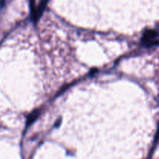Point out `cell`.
I'll list each match as a JSON object with an SVG mask.
<instances>
[{
  "label": "cell",
  "mask_w": 159,
  "mask_h": 159,
  "mask_svg": "<svg viewBox=\"0 0 159 159\" xmlns=\"http://www.w3.org/2000/svg\"><path fill=\"white\" fill-rule=\"evenodd\" d=\"M158 36V33L155 30H147L144 34L142 37V41L144 42V43L148 45V46H151L152 44H155V38Z\"/></svg>",
  "instance_id": "obj_1"
},
{
  "label": "cell",
  "mask_w": 159,
  "mask_h": 159,
  "mask_svg": "<svg viewBox=\"0 0 159 159\" xmlns=\"http://www.w3.org/2000/svg\"><path fill=\"white\" fill-rule=\"evenodd\" d=\"M48 1V0H40L38 7L34 10V12H33V17H34V20H35V21L37 20H38L39 17L41 16L42 12H43V9H44L45 6H46Z\"/></svg>",
  "instance_id": "obj_2"
},
{
  "label": "cell",
  "mask_w": 159,
  "mask_h": 159,
  "mask_svg": "<svg viewBox=\"0 0 159 159\" xmlns=\"http://www.w3.org/2000/svg\"><path fill=\"white\" fill-rule=\"evenodd\" d=\"M39 114H40V110H35V111L33 112L32 113L29 115L27 118V120H26V125H30V124H32L37 117H38Z\"/></svg>",
  "instance_id": "obj_3"
}]
</instances>
